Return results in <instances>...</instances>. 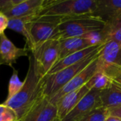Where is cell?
<instances>
[{"mask_svg": "<svg viewBox=\"0 0 121 121\" xmlns=\"http://www.w3.org/2000/svg\"><path fill=\"white\" fill-rule=\"evenodd\" d=\"M101 106V91L90 90L61 121H79L92 110Z\"/></svg>", "mask_w": 121, "mask_h": 121, "instance_id": "9", "label": "cell"}, {"mask_svg": "<svg viewBox=\"0 0 121 121\" xmlns=\"http://www.w3.org/2000/svg\"><path fill=\"white\" fill-rule=\"evenodd\" d=\"M30 52L27 47L17 48L5 33L0 35V65H6L12 67L18 58L28 56Z\"/></svg>", "mask_w": 121, "mask_h": 121, "instance_id": "10", "label": "cell"}, {"mask_svg": "<svg viewBox=\"0 0 121 121\" xmlns=\"http://www.w3.org/2000/svg\"><path fill=\"white\" fill-rule=\"evenodd\" d=\"M89 91L90 90L86 86L84 85L80 89L70 92L62 97L56 104L58 120L62 121Z\"/></svg>", "mask_w": 121, "mask_h": 121, "instance_id": "13", "label": "cell"}, {"mask_svg": "<svg viewBox=\"0 0 121 121\" xmlns=\"http://www.w3.org/2000/svg\"><path fill=\"white\" fill-rule=\"evenodd\" d=\"M111 80L112 83L121 89V66L112 65L101 70Z\"/></svg>", "mask_w": 121, "mask_h": 121, "instance_id": "23", "label": "cell"}, {"mask_svg": "<svg viewBox=\"0 0 121 121\" xmlns=\"http://www.w3.org/2000/svg\"><path fill=\"white\" fill-rule=\"evenodd\" d=\"M30 52L33 55L38 73L44 78L59 60L60 40H48Z\"/></svg>", "mask_w": 121, "mask_h": 121, "instance_id": "6", "label": "cell"}, {"mask_svg": "<svg viewBox=\"0 0 121 121\" xmlns=\"http://www.w3.org/2000/svg\"><path fill=\"white\" fill-rule=\"evenodd\" d=\"M44 0H20L4 14L9 19L18 18L31 15H39Z\"/></svg>", "mask_w": 121, "mask_h": 121, "instance_id": "12", "label": "cell"}, {"mask_svg": "<svg viewBox=\"0 0 121 121\" xmlns=\"http://www.w3.org/2000/svg\"><path fill=\"white\" fill-rule=\"evenodd\" d=\"M0 121H18V118L12 109L4 104H0Z\"/></svg>", "mask_w": 121, "mask_h": 121, "instance_id": "24", "label": "cell"}, {"mask_svg": "<svg viewBox=\"0 0 121 121\" xmlns=\"http://www.w3.org/2000/svg\"><path fill=\"white\" fill-rule=\"evenodd\" d=\"M82 36L84 38H85L89 41L91 46L104 44L103 40H102V36H101V30L91 31V32L88 33H86Z\"/></svg>", "mask_w": 121, "mask_h": 121, "instance_id": "25", "label": "cell"}, {"mask_svg": "<svg viewBox=\"0 0 121 121\" xmlns=\"http://www.w3.org/2000/svg\"><path fill=\"white\" fill-rule=\"evenodd\" d=\"M99 51L74 65L66 67L55 74L45 76L43 78V94L51 99L72 78L93 62L97 57Z\"/></svg>", "mask_w": 121, "mask_h": 121, "instance_id": "4", "label": "cell"}, {"mask_svg": "<svg viewBox=\"0 0 121 121\" xmlns=\"http://www.w3.org/2000/svg\"><path fill=\"white\" fill-rule=\"evenodd\" d=\"M9 18L3 13H0V35L4 33V30L8 28Z\"/></svg>", "mask_w": 121, "mask_h": 121, "instance_id": "27", "label": "cell"}, {"mask_svg": "<svg viewBox=\"0 0 121 121\" xmlns=\"http://www.w3.org/2000/svg\"><path fill=\"white\" fill-rule=\"evenodd\" d=\"M112 65L121 66V43L114 41L105 43L99 51L98 71Z\"/></svg>", "mask_w": 121, "mask_h": 121, "instance_id": "11", "label": "cell"}, {"mask_svg": "<svg viewBox=\"0 0 121 121\" xmlns=\"http://www.w3.org/2000/svg\"><path fill=\"white\" fill-rule=\"evenodd\" d=\"M12 68H13V72L9 83L8 96L6 99H11L14 95H16L23 86V82L20 81V79L18 77V70H16L13 67H12Z\"/></svg>", "mask_w": 121, "mask_h": 121, "instance_id": "22", "label": "cell"}, {"mask_svg": "<svg viewBox=\"0 0 121 121\" xmlns=\"http://www.w3.org/2000/svg\"><path fill=\"white\" fill-rule=\"evenodd\" d=\"M89 47L91 46L90 45L89 41L83 36L61 40H60L59 60Z\"/></svg>", "mask_w": 121, "mask_h": 121, "instance_id": "17", "label": "cell"}, {"mask_svg": "<svg viewBox=\"0 0 121 121\" xmlns=\"http://www.w3.org/2000/svg\"><path fill=\"white\" fill-rule=\"evenodd\" d=\"M57 118V108L43 95L18 121H54Z\"/></svg>", "mask_w": 121, "mask_h": 121, "instance_id": "7", "label": "cell"}, {"mask_svg": "<svg viewBox=\"0 0 121 121\" xmlns=\"http://www.w3.org/2000/svg\"><path fill=\"white\" fill-rule=\"evenodd\" d=\"M105 21L94 15L63 18L58 26L57 40L81 37L91 31L101 30Z\"/></svg>", "mask_w": 121, "mask_h": 121, "instance_id": "3", "label": "cell"}, {"mask_svg": "<svg viewBox=\"0 0 121 121\" xmlns=\"http://www.w3.org/2000/svg\"><path fill=\"white\" fill-rule=\"evenodd\" d=\"M102 106L111 109L121 106V89L112 83L111 86L101 91Z\"/></svg>", "mask_w": 121, "mask_h": 121, "instance_id": "19", "label": "cell"}, {"mask_svg": "<svg viewBox=\"0 0 121 121\" xmlns=\"http://www.w3.org/2000/svg\"><path fill=\"white\" fill-rule=\"evenodd\" d=\"M101 33L104 44L110 41L121 43V15L106 21Z\"/></svg>", "mask_w": 121, "mask_h": 121, "instance_id": "18", "label": "cell"}, {"mask_svg": "<svg viewBox=\"0 0 121 121\" xmlns=\"http://www.w3.org/2000/svg\"><path fill=\"white\" fill-rule=\"evenodd\" d=\"M39 15H31L18 18L9 19L8 28L21 34L25 38L26 43V47H27L30 51L33 49V43L30 35V26L32 22Z\"/></svg>", "mask_w": 121, "mask_h": 121, "instance_id": "15", "label": "cell"}, {"mask_svg": "<svg viewBox=\"0 0 121 121\" xmlns=\"http://www.w3.org/2000/svg\"><path fill=\"white\" fill-rule=\"evenodd\" d=\"M108 110H109L110 116H113V117H116V118H118L121 119V106L113 108H111V109H108Z\"/></svg>", "mask_w": 121, "mask_h": 121, "instance_id": "28", "label": "cell"}, {"mask_svg": "<svg viewBox=\"0 0 121 121\" xmlns=\"http://www.w3.org/2000/svg\"><path fill=\"white\" fill-rule=\"evenodd\" d=\"M109 116V110L101 106L92 110L79 121H106Z\"/></svg>", "mask_w": 121, "mask_h": 121, "instance_id": "21", "label": "cell"}, {"mask_svg": "<svg viewBox=\"0 0 121 121\" xmlns=\"http://www.w3.org/2000/svg\"><path fill=\"white\" fill-rule=\"evenodd\" d=\"M99 0H44L39 16L71 18L94 15Z\"/></svg>", "mask_w": 121, "mask_h": 121, "instance_id": "2", "label": "cell"}, {"mask_svg": "<svg viewBox=\"0 0 121 121\" xmlns=\"http://www.w3.org/2000/svg\"><path fill=\"white\" fill-rule=\"evenodd\" d=\"M106 121H121V118H116V117H113V116H109Z\"/></svg>", "mask_w": 121, "mask_h": 121, "instance_id": "29", "label": "cell"}, {"mask_svg": "<svg viewBox=\"0 0 121 121\" xmlns=\"http://www.w3.org/2000/svg\"><path fill=\"white\" fill-rule=\"evenodd\" d=\"M98 71V56L91 62L85 69L77 74L67 84H65L60 90H59L50 99V101L56 105L58 101L65 95L76 91L83 86L90 79V78Z\"/></svg>", "mask_w": 121, "mask_h": 121, "instance_id": "8", "label": "cell"}, {"mask_svg": "<svg viewBox=\"0 0 121 121\" xmlns=\"http://www.w3.org/2000/svg\"><path fill=\"white\" fill-rule=\"evenodd\" d=\"M112 82L111 79L101 71H97L85 84L89 90L103 91L111 86Z\"/></svg>", "mask_w": 121, "mask_h": 121, "instance_id": "20", "label": "cell"}, {"mask_svg": "<svg viewBox=\"0 0 121 121\" xmlns=\"http://www.w3.org/2000/svg\"><path fill=\"white\" fill-rule=\"evenodd\" d=\"M19 1L20 0H0V13H4Z\"/></svg>", "mask_w": 121, "mask_h": 121, "instance_id": "26", "label": "cell"}, {"mask_svg": "<svg viewBox=\"0 0 121 121\" xmlns=\"http://www.w3.org/2000/svg\"><path fill=\"white\" fill-rule=\"evenodd\" d=\"M59 121L58 119H56V120H55V121Z\"/></svg>", "mask_w": 121, "mask_h": 121, "instance_id": "30", "label": "cell"}, {"mask_svg": "<svg viewBox=\"0 0 121 121\" xmlns=\"http://www.w3.org/2000/svg\"><path fill=\"white\" fill-rule=\"evenodd\" d=\"M121 15V0H99L94 13L105 22Z\"/></svg>", "mask_w": 121, "mask_h": 121, "instance_id": "16", "label": "cell"}, {"mask_svg": "<svg viewBox=\"0 0 121 121\" xmlns=\"http://www.w3.org/2000/svg\"><path fill=\"white\" fill-rule=\"evenodd\" d=\"M62 18L53 16H38L32 22L30 26V35L33 46L32 50L48 40H57L58 26Z\"/></svg>", "mask_w": 121, "mask_h": 121, "instance_id": "5", "label": "cell"}, {"mask_svg": "<svg viewBox=\"0 0 121 121\" xmlns=\"http://www.w3.org/2000/svg\"><path fill=\"white\" fill-rule=\"evenodd\" d=\"M28 69L21 90L13 97L2 104L12 109L19 121L29 109L44 95L43 78L41 77L36 69L33 55L28 54Z\"/></svg>", "mask_w": 121, "mask_h": 121, "instance_id": "1", "label": "cell"}, {"mask_svg": "<svg viewBox=\"0 0 121 121\" xmlns=\"http://www.w3.org/2000/svg\"><path fill=\"white\" fill-rule=\"evenodd\" d=\"M104 45V44H101V45H98L89 47L87 48H85L80 51L76 52L74 53H72L69 55L66 56L65 57H64L62 59L59 60L56 62V64L52 67V68L50 69L48 74H55L66 67L74 65L84 60V59H86L89 56L91 55L92 54L99 51L102 48Z\"/></svg>", "mask_w": 121, "mask_h": 121, "instance_id": "14", "label": "cell"}]
</instances>
